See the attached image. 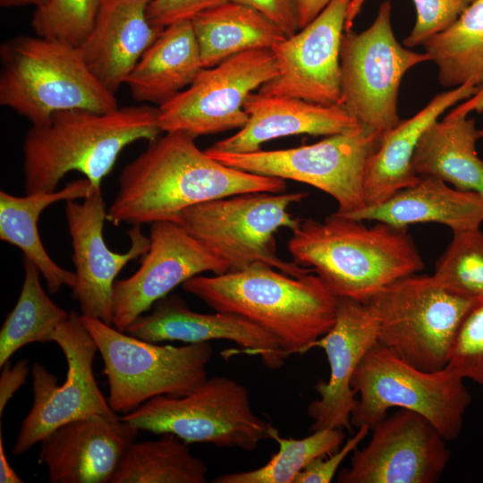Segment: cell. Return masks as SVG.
<instances>
[{
	"label": "cell",
	"instance_id": "cell-1",
	"mask_svg": "<svg viewBox=\"0 0 483 483\" xmlns=\"http://www.w3.org/2000/svg\"><path fill=\"white\" fill-rule=\"evenodd\" d=\"M193 137L165 132L122 171L107 209L115 225L171 221L194 205L250 192L285 191V180L228 166L199 148Z\"/></svg>",
	"mask_w": 483,
	"mask_h": 483
},
{
	"label": "cell",
	"instance_id": "cell-2",
	"mask_svg": "<svg viewBox=\"0 0 483 483\" xmlns=\"http://www.w3.org/2000/svg\"><path fill=\"white\" fill-rule=\"evenodd\" d=\"M292 261L309 268L338 298L364 302L386 284L424 268L407 228L336 212L324 221L301 219L287 243Z\"/></svg>",
	"mask_w": 483,
	"mask_h": 483
},
{
	"label": "cell",
	"instance_id": "cell-3",
	"mask_svg": "<svg viewBox=\"0 0 483 483\" xmlns=\"http://www.w3.org/2000/svg\"><path fill=\"white\" fill-rule=\"evenodd\" d=\"M182 285L215 311L237 314L268 332L287 357L310 350L330 330L339 301L312 272L292 276L263 265L199 275Z\"/></svg>",
	"mask_w": 483,
	"mask_h": 483
},
{
	"label": "cell",
	"instance_id": "cell-4",
	"mask_svg": "<svg viewBox=\"0 0 483 483\" xmlns=\"http://www.w3.org/2000/svg\"><path fill=\"white\" fill-rule=\"evenodd\" d=\"M157 115L158 108L149 105L106 113L73 108L31 125L22 145L25 194L55 191L72 171L100 187L125 147L159 137Z\"/></svg>",
	"mask_w": 483,
	"mask_h": 483
},
{
	"label": "cell",
	"instance_id": "cell-5",
	"mask_svg": "<svg viewBox=\"0 0 483 483\" xmlns=\"http://www.w3.org/2000/svg\"><path fill=\"white\" fill-rule=\"evenodd\" d=\"M0 105L44 123L56 112L118 108L115 95L88 69L78 47L38 36H17L0 46Z\"/></svg>",
	"mask_w": 483,
	"mask_h": 483
},
{
	"label": "cell",
	"instance_id": "cell-6",
	"mask_svg": "<svg viewBox=\"0 0 483 483\" xmlns=\"http://www.w3.org/2000/svg\"><path fill=\"white\" fill-rule=\"evenodd\" d=\"M306 197L300 191L232 195L187 208L171 221L218 256L228 272L263 265L302 276L311 270L283 259L275 234L298 225L301 219L293 217L289 208Z\"/></svg>",
	"mask_w": 483,
	"mask_h": 483
},
{
	"label": "cell",
	"instance_id": "cell-7",
	"mask_svg": "<svg viewBox=\"0 0 483 483\" xmlns=\"http://www.w3.org/2000/svg\"><path fill=\"white\" fill-rule=\"evenodd\" d=\"M464 378L446 365L425 371L406 362L377 341L358 366L352 386L359 394L351 415L356 428L372 429L397 407L424 416L446 441L457 438L471 397Z\"/></svg>",
	"mask_w": 483,
	"mask_h": 483
},
{
	"label": "cell",
	"instance_id": "cell-8",
	"mask_svg": "<svg viewBox=\"0 0 483 483\" xmlns=\"http://www.w3.org/2000/svg\"><path fill=\"white\" fill-rule=\"evenodd\" d=\"M104 362L114 411L129 413L158 395L183 396L208 378L210 342L182 346L137 338L102 320L80 315Z\"/></svg>",
	"mask_w": 483,
	"mask_h": 483
},
{
	"label": "cell",
	"instance_id": "cell-9",
	"mask_svg": "<svg viewBox=\"0 0 483 483\" xmlns=\"http://www.w3.org/2000/svg\"><path fill=\"white\" fill-rule=\"evenodd\" d=\"M377 324V342L425 371L448 364L458 328L477 303L413 274L379 289L363 302Z\"/></svg>",
	"mask_w": 483,
	"mask_h": 483
},
{
	"label": "cell",
	"instance_id": "cell-10",
	"mask_svg": "<svg viewBox=\"0 0 483 483\" xmlns=\"http://www.w3.org/2000/svg\"><path fill=\"white\" fill-rule=\"evenodd\" d=\"M123 419L139 430L172 434L186 442L254 451L274 427L252 410L247 388L225 376L208 377L181 397L158 395Z\"/></svg>",
	"mask_w": 483,
	"mask_h": 483
},
{
	"label": "cell",
	"instance_id": "cell-11",
	"mask_svg": "<svg viewBox=\"0 0 483 483\" xmlns=\"http://www.w3.org/2000/svg\"><path fill=\"white\" fill-rule=\"evenodd\" d=\"M383 133L366 125L295 148L225 153L206 149L216 160L245 172L292 180L330 195L337 214L350 216L366 208L364 174Z\"/></svg>",
	"mask_w": 483,
	"mask_h": 483
},
{
	"label": "cell",
	"instance_id": "cell-12",
	"mask_svg": "<svg viewBox=\"0 0 483 483\" xmlns=\"http://www.w3.org/2000/svg\"><path fill=\"white\" fill-rule=\"evenodd\" d=\"M389 1L360 33L346 30L340 50L342 106L361 124L384 133L400 123L397 98L404 73L430 61L402 47L391 25Z\"/></svg>",
	"mask_w": 483,
	"mask_h": 483
},
{
	"label": "cell",
	"instance_id": "cell-13",
	"mask_svg": "<svg viewBox=\"0 0 483 483\" xmlns=\"http://www.w3.org/2000/svg\"><path fill=\"white\" fill-rule=\"evenodd\" d=\"M276 73L270 48L242 52L202 68L187 89L157 107L158 127L193 138L241 129L248 122L246 98Z\"/></svg>",
	"mask_w": 483,
	"mask_h": 483
},
{
	"label": "cell",
	"instance_id": "cell-14",
	"mask_svg": "<svg viewBox=\"0 0 483 483\" xmlns=\"http://www.w3.org/2000/svg\"><path fill=\"white\" fill-rule=\"evenodd\" d=\"M55 342L64 354L67 363L65 380L57 377L42 364L31 369L33 404L23 419L13 453L20 455L40 443L59 427L93 414L113 415L114 411L100 391L93 373L97 344L77 312L55 331Z\"/></svg>",
	"mask_w": 483,
	"mask_h": 483
},
{
	"label": "cell",
	"instance_id": "cell-15",
	"mask_svg": "<svg viewBox=\"0 0 483 483\" xmlns=\"http://www.w3.org/2000/svg\"><path fill=\"white\" fill-rule=\"evenodd\" d=\"M369 442L352 452L339 483H435L451 452L446 440L424 416L399 409L372 428Z\"/></svg>",
	"mask_w": 483,
	"mask_h": 483
},
{
	"label": "cell",
	"instance_id": "cell-16",
	"mask_svg": "<svg viewBox=\"0 0 483 483\" xmlns=\"http://www.w3.org/2000/svg\"><path fill=\"white\" fill-rule=\"evenodd\" d=\"M352 0H332L308 25L274 46L277 73L258 93L342 106L340 50Z\"/></svg>",
	"mask_w": 483,
	"mask_h": 483
},
{
	"label": "cell",
	"instance_id": "cell-17",
	"mask_svg": "<svg viewBox=\"0 0 483 483\" xmlns=\"http://www.w3.org/2000/svg\"><path fill=\"white\" fill-rule=\"evenodd\" d=\"M149 239L138 270L114 284L113 326L123 332L179 284L204 272H228L218 256L174 221L151 224Z\"/></svg>",
	"mask_w": 483,
	"mask_h": 483
},
{
	"label": "cell",
	"instance_id": "cell-18",
	"mask_svg": "<svg viewBox=\"0 0 483 483\" xmlns=\"http://www.w3.org/2000/svg\"><path fill=\"white\" fill-rule=\"evenodd\" d=\"M107 211L100 187H93L82 202H66L65 217L72 239L76 281L72 297L81 315L113 326V289L115 277L132 259L149 249L150 239L133 225L128 235L129 250L124 253L111 250L104 239L103 229Z\"/></svg>",
	"mask_w": 483,
	"mask_h": 483
},
{
	"label": "cell",
	"instance_id": "cell-19",
	"mask_svg": "<svg viewBox=\"0 0 483 483\" xmlns=\"http://www.w3.org/2000/svg\"><path fill=\"white\" fill-rule=\"evenodd\" d=\"M138 431L116 413L74 419L40 441L38 462L52 483H110Z\"/></svg>",
	"mask_w": 483,
	"mask_h": 483
},
{
	"label": "cell",
	"instance_id": "cell-20",
	"mask_svg": "<svg viewBox=\"0 0 483 483\" xmlns=\"http://www.w3.org/2000/svg\"><path fill=\"white\" fill-rule=\"evenodd\" d=\"M377 341V324L368 307L352 299L339 298L333 326L312 345L324 350L330 367L328 380L315 387L319 398L308 407L312 431L351 428V415L357 402L352 380Z\"/></svg>",
	"mask_w": 483,
	"mask_h": 483
},
{
	"label": "cell",
	"instance_id": "cell-21",
	"mask_svg": "<svg viewBox=\"0 0 483 483\" xmlns=\"http://www.w3.org/2000/svg\"><path fill=\"white\" fill-rule=\"evenodd\" d=\"M151 308L149 312L137 318L125 332L151 343L231 341L260 357L264 366L271 369L281 368L287 358L272 335L237 314L196 312L176 294L165 296Z\"/></svg>",
	"mask_w": 483,
	"mask_h": 483
},
{
	"label": "cell",
	"instance_id": "cell-22",
	"mask_svg": "<svg viewBox=\"0 0 483 483\" xmlns=\"http://www.w3.org/2000/svg\"><path fill=\"white\" fill-rule=\"evenodd\" d=\"M248 122L235 134L208 149L225 153H250L262 144L285 136L335 135L362 124L342 106L321 105L301 98L250 93L244 102Z\"/></svg>",
	"mask_w": 483,
	"mask_h": 483
},
{
	"label": "cell",
	"instance_id": "cell-23",
	"mask_svg": "<svg viewBox=\"0 0 483 483\" xmlns=\"http://www.w3.org/2000/svg\"><path fill=\"white\" fill-rule=\"evenodd\" d=\"M151 0H103L89 37L78 47L88 69L114 94L164 29L153 26Z\"/></svg>",
	"mask_w": 483,
	"mask_h": 483
},
{
	"label": "cell",
	"instance_id": "cell-24",
	"mask_svg": "<svg viewBox=\"0 0 483 483\" xmlns=\"http://www.w3.org/2000/svg\"><path fill=\"white\" fill-rule=\"evenodd\" d=\"M479 86L465 83L435 96L412 117L384 132L369 157L364 174L366 207L381 204L397 192L415 184L420 176L411 168V159L425 130L448 108L470 98Z\"/></svg>",
	"mask_w": 483,
	"mask_h": 483
},
{
	"label": "cell",
	"instance_id": "cell-25",
	"mask_svg": "<svg viewBox=\"0 0 483 483\" xmlns=\"http://www.w3.org/2000/svg\"><path fill=\"white\" fill-rule=\"evenodd\" d=\"M344 216L399 228L419 223L442 224L453 232L478 228L483 223V193L451 188L439 178L423 175L386 201Z\"/></svg>",
	"mask_w": 483,
	"mask_h": 483
},
{
	"label": "cell",
	"instance_id": "cell-26",
	"mask_svg": "<svg viewBox=\"0 0 483 483\" xmlns=\"http://www.w3.org/2000/svg\"><path fill=\"white\" fill-rule=\"evenodd\" d=\"M203 66L191 21L165 27L125 80L131 97L159 106L189 87Z\"/></svg>",
	"mask_w": 483,
	"mask_h": 483
},
{
	"label": "cell",
	"instance_id": "cell-27",
	"mask_svg": "<svg viewBox=\"0 0 483 483\" xmlns=\"http://www.w3.org/2000/svg\"><path fill=\"white\" fill-rule=\"evenodd\" d=\"M94 186L87 178L78 179L59 191L14 196L0 192V238L21 250L44 277L48 291L57 292L75 284V273L57 265L42 244L38 222L44 209L59 201L85 199Z\"/></svg>",
	"mask_w": 483,
	"mask_h": 483
},
{
	"label": "cell",
	"instance_id": "cell-28",
	"mask_svg": "<svg viewBox=\"0 0 483 483\" xmlns=\"http://www.w3.org/2000/svg\"><path fill=\"white\" fill-rule=\"evenodd\" d=\"M479 138L473 118L448 114L443 121L433 122L421 135L411 159L413 173L483 193V159L476 151Z\"/></svg>",
	"mask_w": 483,
	"mask_h": 483
},
{
	"label": "cell",
	"instance_id": "cell-29",
	"mask_svg": "<svg viewBox=\"0 0 483 483\" xmlns=\"http://www.w3.org/2000/svg\"><path fill=\"white\" fill-rule=\"evenodd\" d=\"M203 68L252 49L272 48L287 36L257 10L228 1L192 19Z\"/></svg>",
	"mask_w": 483,
	"mask_h": 483
},
{
	"label": "cell",
	"instance_id": "cell-30",
	"mask_svg": "<svg viewBox=\"0 0 483 483\" xmlns=\"http://www.w3.org/2000/svg\"><path fill=\"white\" fill-rule=\"evenodd\" d=\"M422 45L444 87L483 85V0H474L453 24Z\"/></svg>",
	"mask_w": 483,
	"mask_h": 483
},
{
	"label": "cell",
	"instance_id": "cell-31",
	"mask_svg": "<svg viewBox=\"0 0 483 483\" xmlns=\"http://www.w3.org/2000/svg\"><path fill=\"white\" fill-rule=\"evenodd\" d=\"M188 445L172 434L132 442L110 483H205L208 467Z\"/></svg>",
	"mask_w": 483,
	"mask_h": 483
},
{
	"label": "cell",
	"instance_id": "cell-32",
	"mask_svg": "<svg viewBox=\"0 0 483 483\" xmlns=\"http://www.w3.org/2000/svg\"><path fill=\"white\" fill-rule=\"evenodd\" d=\"M23 266L20 296L0 331L1 368L23 346L52 342L55 331L69 316L45 292L37 267L27 258Z\"/></svg>",
	"mask_w": 483,
	"mask_h": 483
},
{
	"label": "cell",
	"instance_id": "cell-33",
	"mask_svg": "<svg viewBox=\"0 0 483 483\" xmlns=\"http://www.w3.org/2000/svg\"><path fill=\"white\" fill-rule=\"evenodd\" d=\"M270 438L279 445L278 452L256 470L222 474L213 483H293L296 476L312 461L338 450L344 439L341 428L315 430L301 439L284 438L274 428Z\"/></svg>",
	"mask_w": 483,
	"mask_h": 483
},
{
	"label": "cell",
	"instance_id": "cell-34",
	"mask_svg": "<svg viewBox=\"0 0 483 483\" xmlns=\"http://www.w3.org/2000/svg\"><path fill=\"white\" fill-rule=\"evenodd\" d=\"M432 276L460 297L483 301V232L479 227L453 232Z\"/></svg>",
	"mask_w": 483,
	"mask_h": 483
},
{
	"label": "cell",
	"instance_id": "cell-35",
	"mask_svg": "<svg viewBox=\"0 0 483 483\" xmlns=\"http://www.w3.org/2000/svg\"><path fill=\"white\" fill-rule=\"evenodd\" d=\"M103 0H44L36 7V36L80 47L91 32Z\"/></svg>",
	"mask_w": 483,
	"mask_h": 483
},
{
	"label": "cell",
	"instance_id": "cell-36",
	"mask_svg": "<svg viewBox=\"0 0 483 483\" xmlns=\"http://www.w3.org/2000/svg\"><path fill=\"white\" fill-rule=\"evenodd\" d=\"M447 365L464 379L483 385V301L475 303L463 318Z\"/></svg>",
	"mask_w": 483,
	"mask_h": 483
},
{
	"label": "cell",
	"instance_id": "cell-37",
	"mask_svg": "<svg viewBox=\"0 0 483 483\" xmlns=\"http://www.w3.org/2000/svg\"><path fill=\"white\" fill-rule=\"evenodd\" d=\"M365 0H352L346 24L350 26ZM416 8V21L403 45L413 47L423 44L433 35L445 30L474 0H412Z\"/></svg>",
	"mask_w": 483,
	"mask_h": 483
},
{
	"label": "cell",
	"instance_id": "cell-38",
	"mask_svg": "<svg viewBox=\"0 0 483 483\" xmlns=\"http://www.w3.org/2000/svg\"><path fill=\"white\" fill-rule=\"evenodd\" d=\"M229 0H151L147 8L150 23L157 28L184 21H192L198 14L220 6Z\"/></svg>",
	"mask_w": 483,
	"mask_h": 483
},
{
	"label": "cell",
	"instance_id": "cell-39",
	"mask_svg": "<svg viewBox=\"0 0 483 483\" xmlns=\"http://www.w3.org/2000/svg\"><path fill=\"white\" fill-rule=\"evenodd\" d=\"M369 430L367 426L358 428L357 433L327 458L318 457L312 461L296 476L293 483H330L343 461L357 448Z\"/></svg>",
	"mask_w": 483,
	"mask_h": 483
},
{
	"label": "cell",
	"instance_id": "cell-40",
	"mask_svg": "<svg viewBox=\"0 0 483 483\" xmlns=\"http://www.w3.org/2000/svg\"><path fill=\"white\" fill-rule=\"evenodd\" d=\"M251 7L275 23L287 36L298 32L300 18L297 0H229Z\"/></svg>",
	"mask_w": 483,
	"mask_h": 483
},
{
	"label": "cell",
	"instance_id": "cell-41",
	"mask_svg": "<svg viewBox=\"0 0 483 483\" xmlns=\"http://www.w3.org/2000/svg\"><path fill=\"white\" fill-rule=\"evenodd\" d=\"M0 377V416L15 392L25 383L29 374L27 360H19L10 366L6 362L3 367Z\"/></svg>",
	"mask_w": 483,
	"mask_h": 483
},
{
	"label": "cell",
	"instance_id": "cell-42",
	"mask_svg": "<svg viewBox=\"0 0 483 483\" xmlns=\"http://www.w3.org/2000/svg\"><path fill=\"white\" fill-rule=\"evenodd\" d=\"M332 0H297L300 28L313 21Z\"/></svg>",
	"mask_w": 483,
	"mask_h": 483
},
{
	"label": "cell",
	"instance_id": "cell-43",
	"mask_svg": "<svg viewBox=\"0 0 483 483\" xmlns=\"http://www.w3.org/2000/svg\"><path fill=\"white\" fill-rule=\"evenodd\" d=\"M483 111V85L479 86V90L467 101L453 109L449 114L468 115L470 112ZM479 136L483 138V129L479 130Z\"/></svg>",
	"mask_w": 483,
	"mask_h": 483
},
{
	"label": "cell",
	"instance_id": "cell-44",
	"mask_svg": "<svg viewBox=\"0 0 483 483\" xmlns=\"http://www.w3.org/2000/svg\"><path fill=\"white\" fill-rule=\"evenodd\" d=\"M0 482L22 483L24 482L11 466L4 450V438L0 433Z\"/></svg>",
	"mask_w": 483,
	"mask_h": 483
},
{
	"label": "cell",
	"instance_id": "cell-45",
	"mask_svg": "<svg viewBox=\"0 0 483 483\" xmlns=\"http://www.w3.org/2000/svg\"><path fill=\"white\" fill-rule=\"evenodd\" d=\"M43 2L44 0H0V5L2 7L35 5L37 7L40 5Z\"/></svg>",
	"mask_w": 483,
	"mask_h": 483
}]
</instances>
